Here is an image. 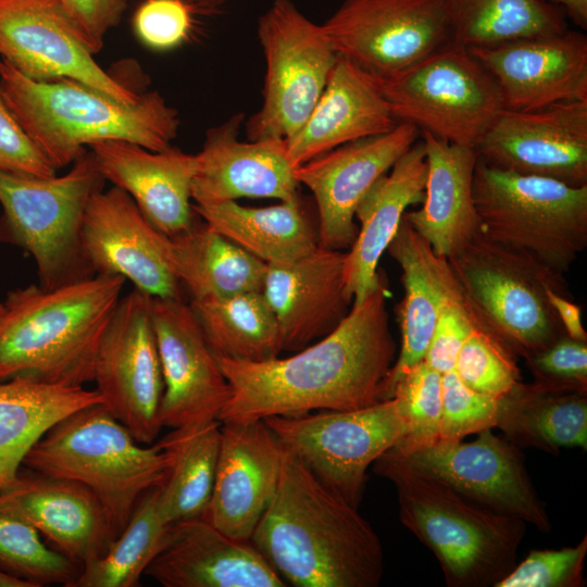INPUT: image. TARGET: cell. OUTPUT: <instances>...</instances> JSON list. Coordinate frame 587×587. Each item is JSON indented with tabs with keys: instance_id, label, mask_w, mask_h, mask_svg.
<instances>
[{
	"instance_id": "1",
	"label": "cell",
	"mask_w": 587,
	"mask_h": 587,
	"mask_svg": "<svg viewBox=\"0 0 587 587\" xmlns=\"http://www.w3.org/2000/svg\"><path fill=\"white\" fill-rule=\"evenodd\" d=\"M388 296L379 275L375 288L351 305L334 330L290 357L261 362L215 357L232 390L218 421L349 411L383 401L396 354Z\"/></svg>"
},
{
	"instance_id": "2",
	"label": "cell",
	"mask_w": 587,
	"mask_h": 587,
	"mask_svg": "<svg viewBox=\"0 0 587 587\" xmlns=\"http://www.w3.org/2000/svg\"><path fill=\"white\" fill-rule=\"evenodd\" d=\"M250 540L297 587H376L383 577L373 527L285 446L276 491Z\"/></svg>"
},
{
	"instance_id": "3",
	"label": "cell",
	"mask_w": 587,
	"mask_h": 587,
	"mask_svg": "<svg viewBox=\"0 0 587 587\" xmlns=\"http://www.w3.org/2000/svg\"><path fill=\"white\" fill-rule=\"evenodd\" d=\"M125 279L92 276L53 289L10 291L0 313V382L13 377L84 386Z\"/></svg>"
},
{
	"instance_id": "4",
	"label": "cell",
	"mask_w": 587,
	"mask_h": 587,
	"mask_svg": "<svg viewBox=\"0 0 587 587\" xmlns=\"http://www.w3.org/2000/svg\"><path fill=\"white\" fill-rule=\"evenodd\" d=\"M0 91L22 127L49 162L73 164L92 143L135 142L151 151L171 147L180 120L159 91L123 102L84 83L36 82L1 60Z\"/></svg>"
},
{
	"instance_id": "5",
	"label": "cell",
	"mask_w": 587,
	"mask_h": 587,
	"mask_svg": "<svg viewBox=\"0 0 587 587\" xmlns=\"http://www.w3.org/2000/svg\"><path fill=\"white\" fill-rule=\"evenodd\" d=\"M373 471L394 484L401 523L435 554L447 586L495 587L513 570L524 521L466 498L394 449Z\"/></svg>"
},
{
	"instance_id": "6",
	"label": "cell",
	"mask_w": 587,
	"mask_h": 587,
	"mask_svg": "<svg viewBox=\"0 0 587 587\" xmlns=\"http://www.w3.org/2000/svg\"><path fill=\"white\" fill-rule=\"evenodd\" d=\"M23 466L87 487L120 534L141 496L163 483L168 458L157 444L138 442L97 403L53 425L28 451Z\"/></svg>"
},
{
	"instance_id": "7",
	"label": "cell",
	"mask_w": 587,
	"mask_h": 587,
	"mask_svg": "<svg viewBox=\"0 0 587 587\" xmlns=\"http://www.w3.org/2000/svg\"><path fill=\"white\" fill-rule=\"evenodd\" d=\"M476 325L525 359L566 335L549 295L573 299L563 274L480 232L449 257Z\"/></svg>"
},
{
	"instance_id": "8",
	"label": "cell",
	"mask_w": 587,
	"mask_h": 587,
	"mask_svg": "<svg viewBox=\"0 0 587 587\" xmlns=\"http://www.w3.org/2000/svg\"><path fill=\"white\" fill-rule=\"evenodd\" d=\"M104 182L90 150L61 176L0 170V241L32 255L40 287L95 275L84 258L82 228L88 202Z\"/></svg>"
},
{
	"instance_id": "9",
	"label": "cell",
	"mask_w": 587,
	"mask_h": 587,
	"mask_svg": "<svg viewBox=\"0 0 587 587\" xmlns=\"http://www.w3.org/2000/svg\"><path fill=\"white\" fill-rule=\"evenodd\" d=\"M473 199L480 233L565 274L587 247V185L523 175L477 160Z\"/></svg>"
},
{
	"instance_id": "10",
	"label": "cell",
	"mask_w": 587,
	"mask_h": 587,
	"mask_svg": "<svg viewBox=\"0 0 587 587\" xmlns=\"http://www.w3.org/2000/svg\"><path fill=\"white\" fill-rule=\"evenodd\" d=\"M372 78L398 123L458 146L475 149L505 110L494 76L452 42L396 75Z\"/></svg>"
},
{
	"instance_id": "11",
	"label": "cell",
	"mask_w": 587,
	"mask_h": 587,
	"mask_svg": "<svg viewBox=\"0 0 587 587\" xmlns=\"http://www.w3.org/2000/svg\"><path fill=\"white\" fill-rule=\"evenodd\" d=\"M265 60L262 105L246 122L248 140L288 139L310 116L337 54L322 25L291 0H274L258 18Z\"/></svg>"
},
{
	"instance_id": "12",
	"label": "cell",
	"mask_w": 587,
	"mask_h": 587,
	"mask_svg": "<svg viewBox=\"0 0 587 587\" xmlns=\"http://www.w3.org/2000/svg\"><path fill=\"white\" fill-rule=\"evenodd\" d=\"M263 421L324 486L354 508L363 498L370 465L408 434L396 397L357 410Z\"/></svg>"
},
{
	"instance_id": "13",
	"label": "cell",
	"mask_w": 587,
	"mask_h": 587,
	"mask_svg": "<svg viewBox=\"0 0 587 587\" xmlns=\"http://www.w3.org/2000/svg\"><path fill=\"white\" fill-rule=\"evenodd\" d=\"M92 382L104 408L138 442L151 445L163 427L164 382L150 296L134 288L121 297L101 338Z\"/></svg>"
},
{
	"instance_id": "14",
	"label": "cell",
	"mask_w": 587,
	"mask_h": 587,
	"mask_svg": "<svg viewBox=\"0 0 587 587\" xmlns=\"http://www.w3.org/2000/svg\"><path fill=\"white\" fill-rule=\"evenodd\" d=\"M322 27L337 55L375 78L451 42L439 0H345Z\"/></svg>"
},
{
	"instance_id": "15",
	"label": "cell",
	"mask_w": 587,
	"mask_h": 587,
	"mask_svg": "<svg viewBox=\"0 0 587 587\" xmlns=\"http://www.w3.org/2000/svg\"><path fill=\"white\" fill-rule=\"evenodd\" d=\"M57 0H0V57L36 82L68 78L123 101L140 92L104 71Z\"/></svg>"
},
{
	"instance_id": "16",
	"label": "cell",
	"mask_w": 587,
	"mask_h": 587,
	"mask_svg": "<svg viewBox=\"0 0 587 587\" xmlns=\"http://www.w3.org/2000/svg\"><path fill=\"white\" fill-rule=\"evenodd\" d=\"M401 455L486 508L530 523L542 533L552 528L520 448L491 429L479 432L469 442L438 440Z\"/></svg>"
},
{
	"instance_id": "17",
	"label": "cell",
	"mask_w": 587,
	"mask_h": 587,
	"mask_svg": "<svg viewBox=\"0 0 587 587\" xmlns=\"http://www.w3.org/2000/svg\"><path fill=\"white\" fill-rule=\"evenodd\" d=\"M475 151L490 166L586 186L587 100L504 110Z\"/></svg>"
},
{
	"instance_id": "18",
	"label": "cell",
	"mask_w": 587,
	"mask_h": 587,
	"mask_svg": "<svg viewBox=\"0 0 587 587\" xmlns=\"http://www.w3.org/2000/svg\"><path fill=\"white\" fill-rule=\"evenodd\" d=\"M420 136L414 125L398 123L388 133L345 143L295 168L297 182L309 188L316 203L319 247L352 246L359 203Z\"/></svg>"
},
{
	"instance_id": "19",
	"label": "cell",
	"mask_w": 587,
	"mask_h": 587,
	"mask_svg": "<svg viewBox=\"0 0 587 587\" xmlns=\"http://www.w3.org/2000/svg\"><path fill=\"white\" fill-rule=\"evenodd\" d=\"M151 316L164 382L162 426L218 421L232 390L189 303L151 297Z\"/></svg>"
},
{
	"instance_id": "20",
	"label": "cell",
	"mask_w": 587,
	"mask_h": 587,
	"mask_svg": "<svg viewBox=\"0 0 587 587\" xmlns=\"http://www.w3.org/2000/svg\"><path fill=\"white\" fill-rule=\"evenodd\" d=\"M167 238L116 186L97 191L88 202L82 248L93 274L121 276L150 297L182 298L165 258Z\"/></svg>"
},
{
	"instance_id": "21",
	"label": "cell",
	"mask_w": 587,
	"mask_h": 587,
	"mask_svg": "<svg viewBox=\"0 0 587 587\" xmlns=\"http://www.w3.org/2000/svg\"><path fill=\"white\" fill-rule=\"evenodd\" d=\"M467 50L496 79L505 110L587 100V38L580 33L565 30Z\"/></svg>"
},
{
	"instance_id": "22",
	"label": "cell",
	"mask_w": 587,
	"mask_h": 587,
	"mask_svg": "<svg viewBox=\"0 0 587 587\" xmlns=\"http://www.w3.org/2000/svg\"><path fill=\"white\" fill-rule=\"evenodd\" d=\"M284 445L263 420L221 423L211 499L203 517L224 534L251 535L279 480Z\"/></svg>"
},
{
	"instance_id": "23",
	"label": "cell",
	"mask_w": 587,
	"mask_h": 587,
	"mask_svg": "<svg viewBox=\"0 0 587 587\" xmlns=\"http://www.w3.org/2000/svg\"><path fill=\"white\" fill-rule=\"evenodd\" d=\"M243 113H236L209 128L202 149L196 153L197 168L191 199L197 205L236 201L238 198L298 196L299 183L290 164L285 139L240 141Z\"/></svg>"
},
{
	"instance_id": "24",
	"label": "cell",
	"mask_w": 587,
	"mask_h": 587,
	"mask_svg": "<svg viewBox=\"0 0 587 587\" xmlns=\"http://www.w3.org/2000/svg\"><path fill=\"white\" fill-rule=\"evenodd\" d=\"M345 263L346 252L317 247L292 262L266 264L262 294L277 320L283 351L323 338L349 313Z\"/></svg>"
},
{
	"instance_id": "25",
	"label": "cell",
	"mask_w": 587,
	"mask_h": 587,
	"mask_svg": "<svg viewBox=\"0 0 587 587\" xmlns=\"http://www.w3.org/2000/svg\"><path fill=\"white\" fill-rule=\"evenodd\" d=\"M0 498L79 567L102 557L118 535L98 498L75 480L21 467Z\"/></svg>"
},
{
	"instance_id": "26",
	"label": "cell",
	"mask_w": 587,
	"mask_h": 587,
	"mask_svg": "<svg viewBox=\"0 0 587 587\" xmlns=\"http://www.w3.org/2000/svg\"><path fill=\"white\" fill-rule=\"evenodd\" d=\"M145 575L164 587H284L251 540L230 537L203 516L172 524Z\"/></svg>"
},
{
	"instance_id": "27",
	"label": "cell",
	"mask_w": 587,
	"mask_h": 587,
	"mask_svg": "<svg viewBox=\"0 0 587 587\" xmlns=\"http://www.w3.org/2000/svg\"><path fill=\"white\" fill-rule=\"evenodd\" d=\"M89 150L104 180L127 192L160 232L171 237L193 225L196 154L172 146L151 151L124 140L99 141Z\"/></svg>"
},
{
	"instance_id": "28",
	"label": "cell",
	"mask_w": 587,
	"mask_h": 587,
	"mask_svg": "<svg viewBox=\"0 0 587 587\" xmlns=\"http://www.w3.org/2000/svg\"><path fill=\"white\" fill-rule=\"evenodd\" d=\"M386 250L401 267L404 296L397 308L401 348L385 382L383 400L391 399L398 382L424 360L442 307L462 297L448 260L433 251L404 214Z\"/></svg>"
},
{
	"instance_id": "29",
	"label": "cell",
	"mask_w": 587,
	"mask_h": 587,
	"mask_svg": "<svg viewBox=\"0 0 587 587\" xmlns=\"http://www.w3.org/2000/svg\"><path fill=\"white\" fill-rule=\"evenodd\" d=\"M397 124L374 79L337 55L310 116L285 140L287 158L296 168L345 143L388 133Z\"/></svg>"
},
{
	"instance_id": "30",
	"label": "cell",
	"mask_w": 587,
	"mask_h": 587,
	"mask_svg": "<svg viewBox=\"0 0 587 587\" xmlns=\"http://www.w3.org/2000/svg\"><path fill=\"white\" fill-rule=\"evenodd\" d=\"M380 176L355 210L357 237L346 252V289L359 303L379 280L378 262L397 233L407 208L424 200L427 163L420 139Z\"/></svg>"
},
{
	"instance_id": "31",
	"label": "cell",
	"mask_w": 587,
	"mask_h": 587,
	"mask_svg": "<svg viewBox=\"0 0 587 587\" xmlns=\"http://www.w3.org/2000/svg\"><path fill=\"white\" fill-rule=\"evenodd\" d=\"M427 163L424 200L404 215L441 258L448 259L479 232L473 199V176L478 160L475 149L450 143L421 132Z\"/></svg>"
},
{
	"instance_id": "32",
	"label": "cell",
	"mask_w": 587,
	"mask_h": 587,
	"mask_svg": "<svg viewBox=\"0 0 587 587\" xmlns=\"http://www.w3.org/2000/svg\"><path fill=\"white\" fill-rule=\"evenodd\" d=\"M102 403L96 389L30 377L0 382V494L15 479L34 445L58 422Z\"/></svg>"
},
{
	"instance_id": "33",
	"label": "cell",
	"mask_w": 587,
	"mask_h": 587,
	"mask_svg": "<svg viewBox=\"0 0 587 587\" xmlns=\"http://www.w3.org/2000/svg\"><path fill=\"white\" fill-rule=\"evenodd\" d=\"M496 427L516 447L587 449V391L519 382L499 397Z\"/></svg>"
},
{
	"instance_id": "34",
	"label": "cell",
	"mask_w": 587,
	"mask_h": 587,
	"mask_svg": "<svg viewBox=\"0 0 587 587\" xmlns=\"http://www.w3.org/2000/svg\"><path fill=\"white\" fill-rule=\"evenodd\" d=\"M192 208L210 228L265 264L292 262L319 247L317 232L298 196L265 208L236 201Z\"/></svg>"
},
{
	"instance_id": "35",
	"label": "cell",
	"mask_w": 587,
	"mask_h": 587,
	"mask_svg": "<svg viewBox=\"0 0 587 587\" xmlns=\"http://www.w3.org/2000/svg\"><path fill=\"white\" fill-rule=\"evenodd\" d=\"M167 265L192 300L262 291L266 264L204 226L168 236Z\"/></svg>"
},
{
	"instance_id": "36",
	"label": "cell",
	"mask_w": 587,
	"mask_h": 587,
	"mask_svg": "<svg viewBox=\"0 0 587 587\" xmlns=\"http://www.w3.org/2000/svg\"><path fill=\"white\" fill-rule=\"evenodd\" d=\"M221 439V422L172 428L157 445L168 458L158 487L159 507L174 524L202 516L211 499Z\"/></svg>"
},
{
	"instance_id": "37",
	"label": "cell",
	"mask_w": 587,
	"mask_h": 587,
	"mask_svg": "<svg viewBox=\"0 0 587 587\" xmlns=\"http://www.w3.org/2000/svg\"><path fill=\"white\" fill-rule=\"evenodd\" d=\"M215 357L261 362L283 351L277 320L262 291L189 303Z\"/></svg>"
},
{
	"instance_id": "38",
	"label": "cell",
	"mask_w": 587,
	"mask_h": 587,
	"mask_svg": "<svg viewBox=\"0 0 587 587\" xmlns=\"http://www.w3.org/2000/svg\"><path fill=\"white\" fill-rule=\"evenodd\" d=\"M451 42L466 49L567 30L560 8L544 0H439Z\"/></svg>"
},
{
	"instance_id": "39",
	"label": "cell",
	"mask_w": 587,
	"mask_h": 587,
	"mask_svg": "<svg viewBox=\"0 0 587 587\" xmlns=\"http://www.w3.org/2000/svg\"><path fill=\"white\" fill-rule=\"evenodd\" d=\"M170 524L161 513L158 487L138 500L109 550L80 566L70 587H136L165 544Z\"/></svg>"
},
{
	"instance_id": "40",
	"label": "cell",
	"mask_w": 587,
	"mask_h": 587,
	"mask_svg": "<svg viewBox=\"0 0 587 587\" xmlns=\"http://www.w3.org/2000/svg\"><path fill=\"white\" fill-rule=\"evenodd\" d=\"M0 569L35 587L74 582L80 567L52 549L38 530L0 498Z\"/></svg>"
},
{
	"instance_id": "41",
	"label": "cell",
	"mask_w": 587,
	"mask_h": 587,
	"mask_svg": "<svg viewBox=\"0 0 587 587\" xmlns=\"http://www.w3.org/2000/svg\"><path fill=\"white\" fill-rule=\"evenodd\" d=\"M442 374L424 360L413 366L396 385L392 397L400 400L408 434L394 450L409 454L434 445L440 438Z\"/></svg>"
},
{
	"instance_id": "42",
	"label": "cell",
	"mask_w": 587,
	"mask_h": 587,
	"mask_svg": "<svg viewBox=\"0 0 587 587\" xmlns=\"http://www.w3.org/2000/svg\"><path fill=\"white\" fill-rule=\"evenodd\" d=\"M454 372L471 389L492 397L521 382L515 357L477 325L458 353Z\"/></svg>"
},
{
	"instance_id": "43",
	"label": "cell",
	"mask_w": 587,
	"mask_h": 587,
	"mask_svg": "<svg viewBox=\"0 0 587 587\" xmlns=\"http://www.w3.org/2000/svg\"><path fill=\"white\" fill-rule=\"evenodd\" d=\"M499 397L467 387L454 370L442 374L439 440H462L497 425Z\"/></svg>"
},
{
	"instance_id": "44",
	"label": "cell",
	"mask_w": 587,
	"mask_h": 587,
	"mask_svg": "<svg viewBox=\"0 0 587 587\" xmlns=\"http://www.w3.org/2000/svg\"><path fill=\"white\" fill-rule=\"evenodd\" d=\"M587 536L574 547L530 550L495 587H582Z\"/></svg>"
},
{
	"instance_id": "45",
	"label": "cell",
	"mask_w": 587,
	"mask_h": 587,
	"mask_svg": "<svg viewBox=\"0 0 587 587\" xmlns=\"http://www.w3.org/2000/svg\"><path fill=\"white\" fill-rule=\"evenodd\" d=\"M195 12L183 0H145L133 16L138 40L154 51H167L188 40Z\"/></svg>"
},
{
	"instance_id": "46",
	"label": "cell",
	"mask_w": 587,
	"mask_h": 587,
	"mask_svg": "<svg viewBox=\"0 0 587 587\" xmlns=\"http://www.w3.org/2000/svg\"><path fill=\"white\" fill-rule=\"evenodd\" d=\"M534 382L562 389L587 391V341L567 335L525 359Z\"/></svg>"
},
{
	"instance_id": "47",
	"label": "cell",
	"mask_w": 587,
	"mask_h": 587,
	"mask_svg": "<svg viewBox=\"0 0 587 587\" xmlns=\"http://www.w3.org/2000/svg\"><path fill=\"white\" fill-rule=\"evenodd\" d=\"M475 327L463 297L450 299L439 312L424 361L441 374L454 370L458 353Z\"/></svg>"
},
{
	"instance_id": "48",
	"label": "cell",
	"mask_w": 587,
	"mask_h": 587,
	"mask_svg": "<svg viewBox=\"0 0 587 587\" xmlns=\"http://www.w3.org/2000/svg\"><path fill=\"white\" fill-rule=\"evenodd\" d=\"M0 170L41 177L57 168L22 127L0 91Z\"/></svg>"
},
{
	"instance_id": "49",
	"label": "cell",
	"mask_w": 587,
	"mask_h": 587,
	"mask_svg": "<svg viewBox=\"0 0 587 587\" xmlns=\"http://www.w3.org/2000/svg\"><path fill=\"white\" fill-rule=\"evenodd\" d=\"M74 21L93 54L101 51L105 35L122 20L127 0H57Z\"/></svg>"
},
{
	"instance_id": "50",
	"label": "cell",
	"mask_w": 587,
	"mask_h": 587,
	"mask_svg": "<svg viewBox=\"0 0 587 587\" xmlns=\"http://www.w3.org/2000/svg\"><path fill=\"white\" fill-rule=\"evenodd\" d=\"M549 299L558 313L566 335L577 340L587 341V334L582 323L580 309L575 304L573 299L555 291L550 292Z\"/></svg>"
},
{
	"instance_id": "51",
	"label": "cell",
	"mask_w": 587,
	"mask_h": 587,
	"mask_svg": "<svg viewBox=\"0 0 587 587\" xmlns=\"http://www.w3.org/2000/svg\"><path fill=\"white\" fill-rule=\"evenodd\" d=\"M562 5L566 14L580 27L587 26V0H544Z\"/></svg>"
},
{
	"instance_id": "52",
	"label": "cell",
	"mask_w": 587,
	"mask_h": 587,
	"mask_svg": "<svg viewBox=\"0 0 587 587\" xmlns=\"http://www.w3.org/2000/svg\"><path fill=\"white\" fill-rule=\"evenodd\" d=\"M196 15H211L220 11L228 0H183Z\"/></svg>"
},
{
	"instance_id": "53",
	"label": "cell",
	"mask_w": 587,
	"mask_h": 587,
	"mask_svg": "<svg viewBox=\"0 0 587 587\" xmlns=\"http://www.w3.org/2000/svg\"><path fill=\"white\" fill-rule=\"evenodd\" d=\"M0 587H35L32 583L0 569Z\"/></svg>"
},
{
	"instance_id": "54",
	"label": "cell",
	"mask_w": 587,
	"mask_h": 587,
	"mask_svg": "<svg viewBox=\"0 0 587 587\" xmlns=\"http://www.w3.org/2000/svg\"><path fill=\"white\" fill-rule=\"evenodd\" d=\"M2 312V302H0V313Z\"/></svg>"
},
{
	"instance_id": "55",
	"label": "cell",
	"mask_w": 587,
	"mask_h": 587,
	"mask_svg": "<svg viewBox=\"0 0 587 587\" xmlns=\"http://www.w3.org/2000/svg\"><path fill=\"white\" fill-rule=\"evenodd\" d=\"M0 65H1V60H0Z\"/></svg>"
}]
</instances>
